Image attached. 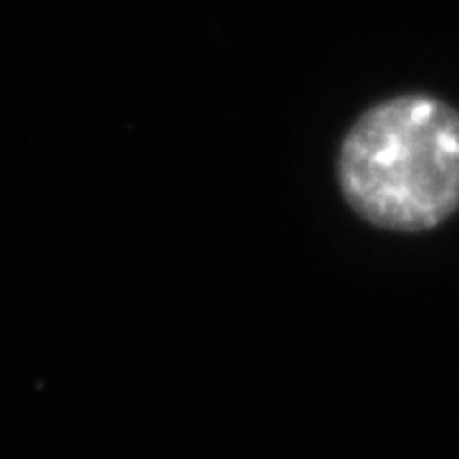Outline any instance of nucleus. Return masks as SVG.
<instances>
[{"label": "nucleus", "instance_id": "f257e3e1", "mask_svg": "<svg viewBox=\"0 0 459 459\" xmlns=\"http://www.w3.org/2000/svg\"><path fill=\"white\" fill-rule=\"evenodd\" d=\"M338 186L372 226L423 232L459 211V111L402 94L355 119L338 152Z\"/></svg>", "mask_w": 459, "mask_h": 459}]
</instances>
